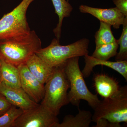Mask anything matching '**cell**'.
I'll return each mask as SVG.
<instances>
[{
  "label": "cell",
  "mask_w": 127,
  "mask_h": 127,
  "mask_svg": "<svg viewBox=\"0 0 127 127\" xmlns=\"http://www.w3.org/2000/svg\"><path fill=\"white\" fill-rule=\"evenodd\" d=\"M41 45L35 32L31 31L27 35L0 40V55L6 62L18 66L26 63Z\"/></svg>",
  "instance_id": "obj_1"
},
{
  "label": "cell",
  "mask_w": 127,
  "mask_h": 127,
  "mask_svg": "<svg viewBox=\"0 0 127 127\" xmlns=\"http://www.w3.org/2000/svg\"><path fill=\"white\" fill-rule=\"evenodd\" d=\"M0 93L7 98L12 105L23 111L39 105L30 97L22 88H14L8 86L0 82Z\"/></svg>",
  "instance_id": "obj_10"
},
{
  "label": "cell",
  "mask_w": 127,
  "mask_h": 127,
  "mask_svg": "<svg viewBox=\"0 0 127 127\" xmlns=\"http://www.w3.org/2000/svg\"></svg>",
  "instance_id": "obj_25"
},
{
  "label": "cell",
  "mask_w": 127,
  "mask_h": 127,
  "mask_svg": "<svg viewBox=\"0 0 127 127\" xmlns=\"http://www.w3.org/2000/svg\"><path fill=\"white\" fill-rule=\"evenodd\" d=\"M0 82L8 86L21 88L18 67L6 62L2 58L0 62Z\"/></svg>",
  "instance_id": "obj_14"
},
{
  "label": "cell",
  "mask_w": 127,
  "mask_h": 127,
  "mask_svg": "<svg viewBox=\"0 0 127 127\" xmlns=\"http://www.w3.org/2000/svg\"><path fill=\"white\" fill-rule=\"evenodd\" d=\"M119 46L117 40L114 42L96 47L92 56L96 59L108 61L111 58L116 56L118 53Z\"/></svg>",
  "instance_id": "obj_18"
},
{
  "label": "cell",
  "mask_w": 127,
  "mask_h": 127,
  "mask_svg": "<svg viewBox=\"0 0 127 127\" xmlns=\"http://www.w3.org/2000/svg\"><path fill=\"white\" fill-rule=\"evenodd\" d=\"M94 84L98 94L104 98L113 96L120 88L118 83L114 78L103 74L95 76Z\"/></svg>",
  "instance_id": "obj_13"
},
{
  "label": "cell",
  "mask_w": 127,
  "mask_h": 127,
  "mask_svg": "<svg viewBox=\"0 0 127 127\" xmlns=\"http://www.w3.org/2000/svg\"><path fill=\"white\" fill-rule=\"evenodd\" d=\"M59 123L57 116L40 104L23 111L14 127H54Z\"/></svg>",
  "instance_id": "obj_7"
},
{
  "label": "cell",
  "mask_w": 127,
  "mask_h": 127,
  "mask_svg": "<svg viewBox=\"0 0 127 127\" xmlns=\"http://www.w3.org/2000/svg\"><path fill=\"white\" fill-rule=\"evenodd\" d=\"M111 27L109 24L100 21L99 30L94 36L96 47L116 41L117 40L113 34Z\"/></svg>",
  "instance_id": "obj_17"
},
{
  "label": "cell",
  "mask_w": 127,
  "mask_h": 127,
  "mask_svg": "<svg viewBox=\"0 0 127 127\" xmlns=\"http://www.w3.org/2000/svg\"><path fill=\"white\" fill-rule=\"evenodd\" d=\"M67 1H69V0H66Z\"/></svg>",
  "instance_id": "obj_26"
},
{
  "label": "cell",
  "mask_w": 127,
  "mask_h": 127,
  "mask_svg": "<svg viewBox=\"0 0 127 127\" xmlns=\"http://www.w3.org/2000/svg\"><path fill=\"white\" fill-rule=\"evenodd\" d=\"M122 25V32L120 38L117 40L120 49L116 55V61H127V16L125 17Z\"/></svg>",
  "instance_id": "obj_20"
},
{
  "label": "cell",
  "mask_w": 127,
  "mask_h": 127,
  "mask_svg": "<svg viewBox=\"0 0 127 127\" xmlns=\"http://www.w3.org/2000/svg\"><path fill=\"white\" fill-rule=\"evenodd\" d=\"M23 112L22 109L12 105L8 111L0 116V127H14L16 120Z\"/></svg>",
  "instance_id": "obj_19"
},
{
  "label": "cell",
  "mask_w": 127,
  "mask_h": 127,
  "mask_svg": "<svg viewBox=\"0 0 127 127\" xmlns=\"http://www.w3.org/2000/svg\"><path fill=\"white\" fill-rule=\"evenodd\" d=\"M80 12L89 14L98 19L111 25L115 29H119L124 22L125 16L116 7L101 9L81 5L79 6Z\"/></svg>",
  "instance_id": "obj_9"
},
{
  "label": "cell",
  "mask_w": 127,
  "mask_h": 127,
  "mask_svg": "<svg viewBox=\"0 0 127 127\" xmlns=\"http://www.w3.org/2000/svg\"><path fill=\"white\" fill-rule=\"evenodd\" d=\"M55 8V13L59 17L56 27L53 30L56 39L60 41L61 35L63 19L70 16L72 6L66 0H51Z\"/></svg>",
  "instance_id": "obj_16"
},
{
  "label": "cell",
  "mask_w": 127,
  "mask_h": 127,
  "mask_svg": "<svg viewBox=\"0 0 127 127\" xmlns=\"http://www.w3.org/2000/svg\"><path fill=\"white\" fill-rule=\"evenodd\" d=\"M26 64L32 74L43 84H45L50 78L55 68L49 65L35 54L28 59Z\"/></svg>",
  "instance_id": "obj_12"
},
{
  "label": "cell",
  "mask_w": 127,
  "mask_h": 127,
  "mask_svg": "<svg viewBox=\"0 0 127 127\" xmlns=\"http://www.w3.org/2000/svg\"><path fill=\"white\" fill-rule=\"evenodd\" d=\"M92 122L101 118L114 123H127V87H120L118 92L110 97L100 100L95 107Z\"/></svg>",
  "instance_id": "obj_5"
},
{
  "label": "cell",
  "mask_w": 127,
  "mask_h": 127,
  "mask_svg": "<svg viewBox=\"0 0 127 127\" xmlns=\"http://www.w3.org/2000/svg\"><path fill=\"white\" fill-rule=\"evenodd\" d=\"M20 72L21 87L32 100L38 103L45 95V86L29 70L26 63L17 66Z\"/></svg>",
  "instance_id": "obj_8"
},
{
  "label": "cell",
  "mask_w": 127,
  "mask_h": 127,
  "mask_svg": "<svg viewBox=\"0 0 127 127\" xmlns=\"http://www.w3.org/2000/svg\"><path fill=\"white\" fill-rule=\"evenodd\" d=\"M85 65L82 71L83 75L85 78L88 77L91 75L94 67L98 65L106 66L119 73L127 81V61L111 62L100 60L90 56L88 54L84 56Z\"/></svg>",
  "instance_id": "obj_11"
},
{
  "label": "cell",
  "mask_w": 127,
  "mask_h": 127,
  "mask_svg": "<svg viewBox=\"0 0 127 127\" xmlns=\"http://www.w3.org/2000/svg\"><path fill=\"white\" fill-rule=\"evenodd\" d=\"M116 7L120 11L125 17L127 16V0H112Z\"/></svg>",
  "instance_id": "obj_23"
},
{
  "label": "cell",
  "mask_w": 127,
  "mask_h": 127,
  "mask_svg": "<svg viewBox=\"0 0 127 127\" xmlns=\"http://www.w3.org/2000/svg\"><path fill=\"white\" fill-rule=\"evenodd\" d=\"M63 64L55 67L52 74L46 83L45 95L41 103L57 116L59 115L61 108L69 103L67 91L70 84Z\"/></svg>",
  "instance_id": "obj_2"
},
{
  "label": "cell",
  "mask_w": 127,
  "mask_h": 127,
  "mask_svg": "<svg viewBox=\"0 0 127 127\" xmlns=\"http://www.w3.org/2000/svg\"><path fill=\"white\" fill-rule=\"evenodd\" d=\"M92 116L89 111L79 109L76 116L66 115L61 123L56 124L54 127H89L92 122Z\"/></svg>",
  "instance_id": "obj_15"
},
{
  "label": "cell",
  "mask_w": 127,
  "mask_h": 127,
  "mask_svg": "<svg viewBox=\"0 0 127 127\" xmlns=\"http://www.w3.org/2000/svg\"><path fill=\"white\" fill-rule=\"evenodd\" d=\"M1 59H2V57H1V56L0 55V62Z\"/></svg>",
  "instance_id": "obj_24"
},
{
  "label": "cell",
  "mask_w": 127,
  "mask_h": 127,
  "mask_svg": "<svg viewBox=\"0 0 127 127\" xmlns=\"http://www.w3.org/2000/svg\"><path fill=\"white\" fill-rule=\"evenodd\" d=\"M96 125L94 127H121L120 123L109 122L107 119L101 118L99 119L96 123Z\"/></svg>",
  "instance_id": "obj_22"
},
{
  "label": "cell",
  "mask_w": 127,
  "mask_h": 127,
  "mask_svg": "<svg viewBox=\"0 0 127 127\" xmlns=\"http://www.w3.org/2000/svg\"><path fill=\"white\" fill-rule=\"evenodd\" d=\"M35 0H22L11 11L0 19V40L25 35L31 32L27 18L29 6Z\"/></svg>",
  "instance_id": "obj_6"
},
{
  "label": "cell",
  "mask_w": 127,
  "mask_h": 127,
  "mask_svg": "<svg viewBox=\"0 0 127 127\" xmlns=\"http://www.w3.org/2000/svg\"><path fill=\"white\" fill-rule=\"evenodd\" d=\"M12 106L5 97L0 93V116L8 111Z\"/></svg>",
  "instance_id": "obj_21"
},
{
  "label": "cell",
  "mask_w": 127,
  "mask_h": 127,
  "mask_svg": "<svg viewBox=\"0 0 127 127\" xmlns=\"http://www.w3.org/2000/svg\"><path fill=\"white\" fill-rule=\"evenodd\" d=\"M79 58H71L63 64L64 71L70 84V90L67 94L68 102L78 106L81 100H85L94 109L100 100L97 94L91 93L87 87L79 68Z\"/></svg>",
  "instance_id": "obj_3"
},
{
  "label": "cell",
  "mask_w": 127,
  "mask_h": 127,
  "mask_svg": "<svg viewBox=\"0 0 127 127\" xmlns=\"http://www.w3.org/2000/svg\"><path fill=\"white\" fill-rule=\"evenodd\" d=\"M89 44V39L83 38L70 45L63 46L60 45L56 38H54L48 46L41 48L35 54L49 65L55 67L72 58L88 54Z\"/></svg>",
  "instance_id": "obj_4"
}]
</instances>
